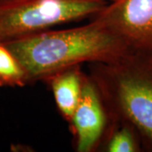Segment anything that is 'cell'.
Listing matches in <instances>:
<instances>
[{
    "instance_id": "6da1fadb",
    "label": "cell",
    "mask_w": 152,
    "mask_h": 152,
    "mask_svg": "<svg viewBox=\"0 0 152 152\" xmlns=\"http://www.w3.org/2000/svg\"><path fill=\"white\" fill-rule=\"evenodd\" d=\"M3 44L20 64L28 83L47 80L83 63L110 64L131 54L112 31L94 19L82 26L48 30Z\"/></svg>"
},
{
    "instance_id": "7a4b0ae2",
    "label": "cell",
    "mask_w": 152,
    "mask_h": 152,
    "mask_svg": "<svg viewBox=\"0 0 152 152\" xmlns=\"http://www.w3.org/2000/svg\"><path fill=\"white\" fill-rule=\"evenodd\" d=\"M92 79L115 122L136 131L152 151V59L129 54L110 64H95Z\"/></svg>"
},
{
    "instance_id": "3957f363",
    "label": "cell",
    "mask_w": 152,
    "mask_h": 152,
    "mask_svg": "<svg viewBox=\"0 0 152 152\" xmlns=\"http://www.w3.org/2000/svg\"><path fill=\"white\" fill-rule=\"evenodd\" d=\"M107 0H21L0 8V42L48 31L55 26L93 18Z\"/></svg>"
},
{
    "instance_id": "277c9868",
    "label": "cell",
    "mask_w": 152,
    "mask_h": 152,
    "mask_svg": "<svg viewBox=\"0 0 152 152\" xmlns=\"http://www.w3.org/2000/svg\"><path fill=\"white\" fill-rule=\"evenodd\" d=\"M119 38L131 54L152 59V0H115L91 18Z\"/></svg>"
},
{
    "instance_id": "5b68a950",
    "label": "cell",
    "mask_w": 152,
    "mask_h": 152,
    "mask_svg": "<svg viewBox=\"0 0 152 152\" xmlns=\"http://www.w3.org/2000/svg\"><path fill=\"white\" fill-rule=\"evenodd\" d=\"M107 113L96 82L85 75L80 99L69 123L77 151L91 152L97 148L106 130Z\"/></svg>"
},
{
    "instance_id": "8992f818",
    "label": "cell",
    "mask_w": 152,
    "mask_h": 152,
    "mask_svg": "<svg viewBox=\"0 0 152 152\" xmlns=\"http://www.w3.org/2000/svg\"><path fill=\"white\" fill-rule=\"evenodd\" d=\"M84 77L80 65H75L58 72L47 80L51 86L58 108L69 123L80 99Z\"/></svg>"
},
{
    "instance_id": "52a82bcc",
    "label": "cell",
    "mask_w": 152,
    "mask_h": 152,
    "mask_svg": "<svg viewBox=\"0 0 152 152\" xmlns=\"http://www.w3.org/2000/svg\"><path fill=\"white\" fill-rule=\"evenodd\" d=\"M27 84L20 64L10 51L0 42V87H23Z\"/></svg>"
},
{
    "instance_id": "ba28073f",
    "label": "cell",
    "mask_w": 152,
    "mask_h": 152,
    "mask_svg": "<svg viewBox=\"0 0 152 152\" xmlns=\"http://www.w3.org/2000/svg\"><path fill=\"white\" fill-rule=\"evenodd\" d=\"M140 139L136 131L127 124L120 123L107 142L108 152H138L141 151Z\"/></svg>"
},
{
    "instance_id": "9c48e42d",
    "label": "cell",
    "mask_w": 152,
    "mask_h": 152,
    "mask_svg": "<svg viewBox=\"0 0 152 152\" xmlns=\"http://www.w3.org/2000/svg\"><path fill=\"white\" fill-rule=\"evenodd\" d=\"M19 1H21V0H0V8L15 4V3L19 2Z\"/></svg>"
},
{
    "instance_id": "30bf717a",
    "label": "cell",
    "mask_w": 152,
    "mask_h": 152,
    "mask_svg": "<svg viewBox=\"0 0 152 152\" xmlns=\"http://www.w3.org/2000/svg\"><path fill=\"white\" fill-rule=\"evenodd\" d=\"M108 2H113V1H115V0H107Z\"/></svg>"
}]
</instances>
